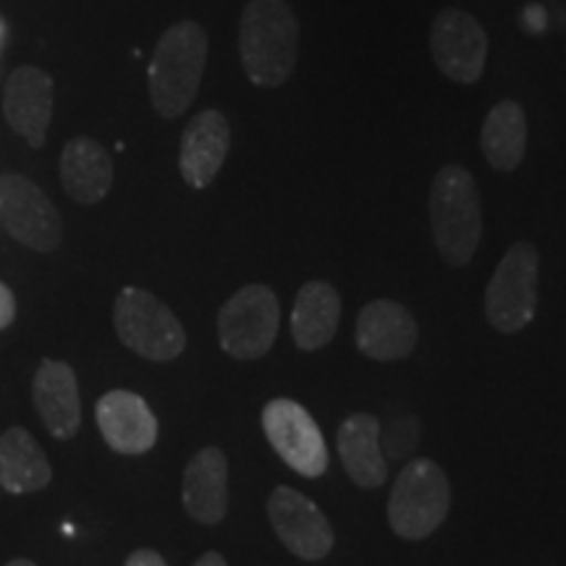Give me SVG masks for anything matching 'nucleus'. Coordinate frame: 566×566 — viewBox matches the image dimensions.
Instances as JSON below:
<instances>
[{
	"label": "nucleus",
	"mask_w": 566,
	"mask_h": 566,
	"mask_svg": "<svg viewBox=\"0 0 566 566\" xmlns=\"http://www.w3.org/2000/svg\"><path fill=\"white\" fill-rule=\"evenodd\" d=\"M239 55L254 87H281L296 69L300 21L286 0H250L239 21Z\"/></svg>",
	"instance_id": "obj_1"
},
{
	"label": "nucleus",
	"mask_w": 566,
	"mask_h": 566,
	"mask_svg": "<svg viewBox=\"0 0 566 566\" xmlns=\"http://www.w3.org/2000/svg\"><path fill=\"white\" fill-rule=\"evenodd\" d=\"M208 63V34L197 21L163 32L150 61V101L163 118H179L195 103Z\"/></svg>",
	"instance_id": "obj_2"
},
{
	"label": "nucleus",
	"mask_w": 566,
	"mask_h": 566,
	"mask_svg": "<svg viewBox=\"0 0 566 566\" xmlns=\"http://www.w3.org/2000/svg\"><path fill=\"white\" fill-rule=\"evenodd\" d=\"M430 226L438 252L449 265L464 268L483 237V210L475 176L464 166H443L430 187Z\"/></svg>",
	"instance_id": "obj_3"
},
{
	"label": "nucleus",
	"mask_w": 566,
	"mask_h": 566,
	"mask_svg": "<svg viewBox=\"0 0 566 566\" xmlns=\"http://www.w3.org/2000/svg\"><path fill=\"white\" fill-rule=\"evenodd\" d=\"M451 504L449 478L433 459H412L388 495V525L405 541H424L443 525Z\"/></svg>",
	"instance_id": "obj_4"
},
{
	"label": "nucleus",
	"mask_w": 566,
	"mask_h": 566,
	"mask_svg": "<svg viewBox=\"0 0 566 566\" xmlns=\"http://www.w3.org/2000/svg\"><path fill=\"white\" fill-rule=\"evenodd\" d=\"M113 325L126 349L153 363H171L187 349V331L153 292L126 286L113 304Z\"/></svg>",
	"instance_id": "obj_5"
},
{
	"label": "nucleus",
	"mask_w": 566,
	"mask_h": 566,
	"mask_svg": "<svg viewBox=\"0 0 566 566\" xmlns=\"http://www.w3.org/2000/svg\"><path fill=\"white\" fill-rule=\"evenodd\" d=\"M541 258L527 242H516L501 258L485 289V317L499 334H520L535 317Z\"/></svg>",
	"instance_id": "obj_6"
},
{
	"label": "nucleus",
	"mask_w": 566,
	"mask_h": 566,
	"mask_svg": "<svg viewBox=\"0 0 566 566\" xmlns=\"http://www.w3.org/2000/svg\"><path fill=\"white\" fill-rule=\"evenodd\" d=\"M281 328V304L273 289L250 283L218 313V338L237 359H260L273 349Z\"/></svg>",
	"instance_id": "obj_7"
},
{
	"label": "nucleus",
	"mask_w": 566,
	"mask_h": 566,
	"mask_svg": "<svg viewBox=\"0 0 566 566\" xmlns=\"http://www.w3.org/2000/svg\"><path fill=\"white\" fill-rule=\"evenodd\" d=\"M0 226L34 252L59 250L63 239L59 208L38 184L19 174L0 179Z\"/></svg>",
	"instance_id": "obj_8"
},
{
	"label": "nucleus",
	"mask_w": 566,
	"mask_h": 566,
	"mask_svg": "<svg viewBox=\"0 0 566 566\" xmlns=\"http://www.w3.org/2000/svg\"><path fill=\"white\" fill-rule=\"evenodd\" d=\"M263 430L273 451L304 478H321L328 470L325 438L302 405L292 399H273L263 409Z\"/></svg>",
	"instance_id": "obj_9"
},
{
	"label": "nucleus",
	"mask_w": 566,
	"mask_h": 566,
	"mask_svg": "<svg viewBox=\"0 0 566 566\" xmlns=\"http://www.w3.org/2000/svg\"><path fill=\"white\" fill-rule=\"evenodd\" d=\"M430 53L446 80L475 84L488 63V34L472 13L443 9L430 27Z\"/></svg>",
	"instance_id": "obj_10"
},
{
	"label": "nucleus",
	"mask_w": 566,
	"mask_h": 566,
	"mask_svg": "<svg viewBox=\"0 0 566 566\" xmlns=\"http://www.w3.org/2000/svg\"><path fill=\"white\" fill-rule=\"evenodd\" d=\"M268 516L279 541L304 562H321L334 548V527L321 506L289 485H279L268 499Z\"/></svg>",
	"instance_id": "obj_11"
},
{
	"label": "nucleus",
	"mask_w": 566,
	"mask_h": 566,
	"mask_svg": "<svg viewBox=\"0 0 566 566\" xmlns=\"http://www.w3.org/2000/svg\"><path fill=\"white\" fill-rule=\"evenodd\" d=\"M6 122L30 147L45 145L53 118V80L38 66H21L6 82Z\"/></svg>",
	"instance_id": "obj_12"
},
{
	"label": "nucleus",
	"mask_w": 566,
	"mask_h": 566,
	"mask_svg": "<svg viewBox=\"0 0 566 566\" xmlns=\"http://www.w3.org/2000/svg\"><path fill=\"white\" fill-rule=\"evenodd\" d=\"M354 342L365 357L378 363L405 359L417 346V323L407 307L394 300H375L357 315Z\"/></svg>",
	"instance_id": "obj_13"
},
{
	"label": "nucleus",
	"mask_w": 566,
	"mask_h": 566,
	"mask_svg": "<svg viewBox=\"0 0 566 566\" xmlns=\"http://www.w3.org/2000/svg\"><path fill=\"white\" fill-rule=\"evenodd\" d=\"M231 150V124L221 111H200L181 134L179 168L184 181L205 189L221 174L226 155Z\"/></svg>",
	"instance_id": "obj_14"
},
{
	"label": "nucleus",
	"mask_w": 566,
	"mask_h": 566,
	"mask_svg": "<svg viewBox=\"0 0 566 566\" xmlns=\"http://www.w3.org/2000/svg\"><path fill=\"white\" fill-rule=\"evenodd\" d=\"M97 428L113 451L126 457L147 454L158 441V420L142 396L132 391L105 394L95 407Z\"/></svg>",
	"instance_id": "obj_15"
},
{
	"label": "nucleus",
	"mask_w": 566,
	"mask_h": 566,
	"mask_svg": "<svg viewBox=\"0 0 566 566\" xmlns=\"http://www.w3.org/2000/svg\"><path fill=\"white\" fill-rule=\"evenodd\" d=\"M181 501L200 525H221L229 512V462L216 446L197 451L184 470Z\"/></svg>",
	"instance_id": "obj_16"
},
{
	"label": "nucleus",
	"mask_w": 566,
	"mask_h": 566,
	"mask_svg": "<svg viewBox=\"0 0 566 566\" xmlns=\"http://www.w3.org/2000/svg\"><path fill=\"white\" fill-rule=\"evenodd\" d=\"M32 399L42 422L55 438L66 441L76 436L82 424V401L76 373L71 370V365L45 359L34 373Z\"/></svg>",
	"instance_id": "obj_17"
},
{
	"label": "nucleus",
	"mask_w": 566,
	"mask_h": 566,
	"mask_svg": "<svg viewBox=\"0 0 566 566\" xmlns=\"http://www.w3.org/2000/svg\"><path fill=\"white\" fill-rule=\"evenodd\" d=\"M338 454L346 475L359 488H380L388 478V464L380 449V420L373 415H349L338 428Z\"/></svg>",
	"instance_id": "obj_18"
},
{
	"label": "nucleus",
	"mask_w": 566,
	"mask_h": 566,
	"mask_svg": "<svg viewBox=\"0 0 566 566\" xmlns=\"http://www.w3.org/2000/svg\"><path fill=\"white\" fill-rule=\"evenodd\" d=\"M61 181L74 202L95 205L105 200L113 187L108 150L90 137L71 139L61 153Z\"/></svg>",
	"instance_id": "obj_19"
},
{
	"label": "nucleus",
	"mask_w": 566,
	"mask_h": 566,
	"mask_svg": "<svg viewBox=\"0 0 566 566\" xmlns=\"http://www.w3.org/2000/svg\"><path fill=\"white\" fill-rule=\"evenodd\" d=\"M342 321V296L328 281H307L292 310V338L302 352L323 349Z\"/></svg>",
	"instance_id": "obj_20"
},
{
	"label": "nucleus",
	"mask_w": 566,
	"mask_h": 566,
	"mask_svg": "<svg viewBox=\"0 0 566 566\" xmlns=\"http://www.w3.org/2000/svg\"><path fill=\"white\" fill-rule=\"evenodd\" d=\"M480 150L488 166L501 174H512L522 166L527 153V116L516 101H501L488 111Z\"/></svg>",
	"instance_id": "obj_21"
},
{
	"label": "nucleus",
	"mask_w": 566,
	"mask_h": 566,
	"mask_svg": "<svg viewBox=\"0 0 566 566\" xmlns=\"http://www.w3.org/2000/svg\"><path fill=\"white\" fill-rule=\"evenodd\" d=\"M53 478L51 462L24 428H9L0 436V488L24 495L48 488Z\"/></svg>",
	"instance_id": "obj_22"
},
{
	"label": "nucleus",
	"mask_w": 566,
	"mask_h": 566,
	"mask_svg": "<svg viewBox=\"0 0 566 566\" xmlns=\"http://www.w3.org/2000/svg\"><path fill=\"white\" fill-rule=\"evenodd\" d=\"M417 436H420V428H417L415 417H394V420L386 422V428L380 424V449L386 451L384 457L388 459H405L415 451Z\"/></svg>",
	"instance_id": "obj_23"
},
{
	"label": "nucleus",
	"mask_w": 566,
	"mask_h": 566,
	"mask_svg": "<svg viewBox=\"0 0 566 566\" xmlns=\"http://www.w3.org/2000/svg\"><path fill=\"white\" fill-rule=\"evenodd\" d=\"M17 317V300H13L11 289L6 283H0V331L9 328Z\"/></svg>",
	"instance_id": "obj_24"
},
{
	"label": "nucleus",
	"mask_w": 566,
	"mask_h": 566,
	"mask_svg": "<svg viewBox=\"0 0 566 566\" xmlns=\"http://www.w3.org/2000/svg\"><path fill=\"white\" fill-rule=\"evenodd\" d=\"M124 566H168V564H166V558L158 554V551L139 548V551H134L129 558H126Z\"/></svg>",
	"instance_id": "obj_25"
},
{
	"label": "nucleus",
	"mask_w": 566,
	"mask_h": 566,
	"mask_svg": "<svg viewBox=\"0 0 566 566\" xmlns=\"http://www.w3.org/2000/svg\"><path fill=\"white\" fill-rule=\"evenodd\" d=\"M195 566H229V562H226L218 551H208V554H202L200 558H197Z\"/></svg>",
	"instance_id": "obj_26"
},
{
	"label": "nucleus",
	"mask_w": 566,
	"mask_h": 566,
	"mask_svg": "<svg viewBox=\"0 0 566 566\" xmlns=\"http://www.w3.org/2000/svg\"><path fill=\"white\" fill-rule=\"evenodd\" d=\"M6 566H34L30 558H13V562H9Z\"/></svg>",
	"instance_id": "obj_27"
},
{
	"label": "nucleus",
	"mask_w": 566,
	"mask_h": 566,
	"mask_svg": "<svg viewBox=\"0 0 566 566\" xmlns=\"http://www.w3.org/2000/svg\"><path fill=\"white\" fill-rule=\"evenodd\" d=\"M3 34H6V24H3V19H0V45H3Z\"/></svg>",
	"instance_id": "obj_28"
}]
</instances>
